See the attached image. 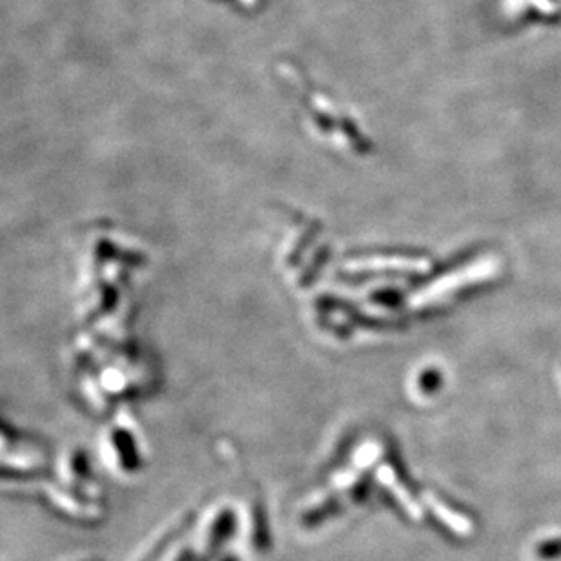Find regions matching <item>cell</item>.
I'll use <instances>...</instances> for the list:
<instances>
[{
    "label": "cell",
    "mask_w": 561,
    "mask_h": 561,
    "mask_svg": "<svg viewBox=\"0 0 561 561\" xmlns=\"http://www.w3.org/2000/svg\"><path fill=\"white\" fill-rule=\"evenodd\" d=\"M339 511H342V507H341L339 502H327V503H323L321 507L306 512V514L303 516V525H306V526L321 525V523L328 521L330 518L339 516Z\"/></svg>",
    "instance_id": "cell-4"
},
{
    "label": "cell",
    "mask_w": 561,
    "mask_h": 561,
    "mask_svg": "<svg viewBox=\"0 0 561 561\" xmlns=\"http://www.w3.org/2000/svg\"><path fill=\"white\" fill-rule=\"evenodd\" d=\"M252 540L254 545L259 550H268L272 545V538H270V523H268V516L265 514V511L261 507L256 509L254 514V533H252Z\"/></svg>",
    "instance_id": "cell-3"
},
{
    "label": "cell",
    "mask_w": 561,
    "mask_h": 561,
    "mask_svg": "<svg viewBox=\"0 0 561 561\" xmlns=\"http://www.w3.org/2000/svg\"><path fill=\"white\" fill-rule=\"evenodd\" d=\"M192 523H194V514H190L188 518L182 519L179 525H175V526L172 528V531H170L168 534H165V536L158 542V545H155V547H153V549H151V550H150V552H148V554H146L141 561H158V559L163 556V552L170 547V543H172V542H175V540H177V538H179V536H181V534L186 531V528H188Z\"/></svg>",
    "instance_id": "cell-2"
},
{
    "label": "cell",
    "mask_w": 561,
    "mask_h": 561,
    "mask_svg": "<svg viewBox=\"0 0 561 561\" xmlns=\"http://www.w3.org/2000/svg\"><path fill=\"white\" fill-rule=\"evenodd\" d=\"M223 561H239L235 556H227Z\"/></svg>",
    "instance_id": "cell-7"
},
{
    "label": "cell",
    "mask_w": 561,
    "mask_h": 561,
    "mask_svg": "<svg viewBox=\"0 0 561 561\" xmlns=\"http://www.w3.org/2000/svg\"><path fill=\"white\" fill-rule=\"evenodd\" d=\"M536 556L542 561H557V559H561V536L540 542L538 547H536Z\"/></svg>",
    "instance_id": "cell-5"
},
{
    "label": "cell",
    "mask_w": 561,
    "mask_h": 561,
    "mask_svg": "<svg viewBox=\"0 0 561 561\" xmlns=\"http://www.w3.org/2000/svg\"><path fill=\"white\" fill-rule=\"evenodd\" d=\"M175 561H194V554L190 550H184L179 554V557Z\"/></svg>",
    "instance_id": "cell-6"
},
{
    "label": "cell",
    "mask_w": 561,
    "mask_h": 561,
    "mask_svg": "<svg viewBox=\"0 0 561 561\" xmlns=\"http://www.w3.org/2000/svg\"><path fill=\"white\" fill-rule=\"evenodd\" d=\"M235 526H237V519H235V514L232 511H223L219 516H217V519L213 521V526H211L208 549L204 554L206 561L219 552L221 547L234 536Z\"/></svg>",
    "instance_id": "cell-1"
}]
</instances>
